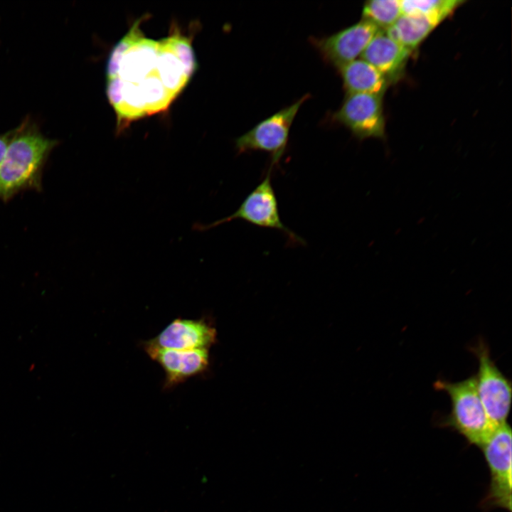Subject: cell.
Instances as JSON below:
<instances>
[{
	"mask_svg": "<svg viewBox=\"0 0 512 512\" xmlns=\"http://www.w3.org/2000/svg\"><path fill=\"white\" fill-rule=\"evenodd\" d=\"M136 21L110 54L106 92L119 130L165 111L187 85L196 66L191 38L174 26L165 38H146Z\"/></svg>",
	"mask_w": 512,
	"mask_h": 512,
	"instance_id": "obj_1",
	"label": "cell"
},
{
	"mask_svg": "<svg viewBox=\"0 0 512 512\" xmlns=\"http://www.w3.org/2000/svg\"><path fill=\"white\" fill-rule=\"evenodd\" d=\"M57 144L28 122L16 128L0 166V198L7 201L26 189L40 191L43 167Z\"/></svg>",
	"mask_w": 512,
	"mask_h": 512,
	"instance_id": "obj_2",
	"label": "cell"
},
{
	"mask_svg": "<svg viewBox=\"0 0 512 512\" xmlns=\"http://www.w3.org/2000/svg\"><path fill=\"white\" fill-rule=\"evenodd\" d=\"M433 387L445 393L451 404L449 412L440 416L437 425L455 431L469 444L480 448L497 426L490 420L480 400L474 374L457 382L438 379Z\"/></svg>",
	"mask_w": 512,
	"mask_h": 512,
	"instance_id": "obj_3",
	"label": "cell"
},
{
	"mask_svg": "<svg viewBox=\"0 0 512 512\" xmlns=\"http://www.w3.org/2000/svg\"><path fill=\"white\" fill-rule=\"evenodd\" d=\"M512 436L508 422L497 426L480 447L489 471V484L480 507L485 511L500 508L511 511Z\"/></svg>",
	"mask_w": 512,
	"mask_h": 512,
	"instance_id": "obj_4",
	"label": "cell"
},
{
	"mask_svg": "<svg viewBox=\"0 0 512 512\" xmlns=\"http://www.w3.org/2000/svg\"><path fill=\"white\" fill-rule=\"evenodd\" d=\"M273 168L269 167L263 179L245 198L238 208L231 215L210 224L193 223L192 229L203 232L235 219L254 225L282 232L290 244H303L304 240L289 229L280 218L278 201L272 183Z\"/></svg>",
	"mask_w": 512,
	"mask_h": 512,
	"instance_id": "obj_5",
	"label": "cell"
},
{
	"mask_svg": "<svg viewBox=\"0 0 512 512\" xmlns=\"http://www.w3.org/2000/svg\"><path fill=\"white\" fill-rule=\"evenodd\" d=\"M478 361L476 388L487 416L496 426L507 422L511 405V381L493 359L490 348L481 338L469 348Z\"/></svg>",
	"mask_w": 512,
	"mask_h": 512,
	"instance_id": "obj_6",
	"label": "cell"
},
{
	"mask_svg": "<svg viewBox=\"0 0 512 512\" xmlns=\"http://www.w3.org/2000/svg\"><path fill=\"white\" fill-rule=\"evenodd\" d=\"M306 94L297 101L285 107L265 119L235 139L238 154L254 151H265L271 155L270 166H277L285 153L291 126L302 105L309 97Z\"/></svg>",
	"mask_w": 512,
	"mask_h": 512,
	"instance_id": "obj_7",
	"label": "cell"
},
{
	"mask_svg": "<svg viewBox=\"0 0 512 512\" xmlns=\"http://www.w3.org/2000/svg\"><path fill=\"white\" fill-rule=\"evenodd\" d=\"M383 95L370 93L346 94L333 119L348 128L360 140L385 137Z\"/></svg>",
	"mask_w": 512,
	"mask_h": 512,
	"instance_id": "obj_8",
	"label": "cell"
},
{
	"mask_svg": "<svg viewBox=\"0 0 512 512\" xmlns=\"http://www.w3.org/2000/svg\"><path fill=\"white\" fill-rule=\"evenodd\" d=\"M380 29L361 19L330 36L312 38L311 41L324 60L338 68L356 59Z\"/></svg>",
	"mask_w": 512,
	"mask_h": 512,
	"instance_id": "obj_9",
	"label": "cell"
},
{
	"mask_svg": "<svg viewBox=\"0 0 512 512\" xmlns=\"http://www.w3.org/2000/svg\"><path fill=\"white\" fill-rule=\"evenodd\" d=\"M216 337L215 329L204 318H177L145 343L177 351L209 350L215 343Z\"/></svg>",
	"mask_w": 512,
	"mask_h": 512,
	"instance_id": "obj_10",
	"label": "cell"
},
{
	"mask_svg": "<svg viewBox=\"0 0 512 512\" xmlns=\"http://www.w3.org/2000/svg\"><path fill=\"white\" fill-rule=\"evenodd\" d=\"M143 347L149 357L162 368L166 389L204 373L209 366V350L177 351L153 346L145 342Z\"/></svg>",
	"mask_w": 512,
	"mask_h": 512,
	"instance_id": "obj_11",
	"label": "cell"
},
{
	"mask_svg": "<svg viewBox=\"0 0 512 512\" xmlns=\"http://www.w3.org/2000/svg\"><path fill=\"white\" fill-rule=\"evenodd\" d=\"M411 51L379 30L361 54V58L376 68L390 85L404 75Z\"/></svg>",
	"mask_w": 512,
	"mask_h": 512,
	"instance_id": "obj_12",
	"label": "cell"
},
{
	"mask_svg": "<svg viewBox=\"0 0 512 512\" xmlns=\"http://www.w3.org/2000/svg\"><path fill=\"white\" fill-rule=\"evenodd\" d=\"M346 94L383 95L390 85L385 77L363 59H356L338 68Z\"/></svg>",
	"mask_w": 512,
	"mask_h": 512,
	"instance_id": "obj_13",
	"label": "cell"
},
{
	"mask_svg": "<svg viewBox=\"0 0 512 512\" xmlns=\"http://www.w3.org/2000/svg\"><path fill=\"white\" fill-rule=\"evenodd\" d=\"M441 22L436 18L412 14H401L386 34L413 52Z\"/></svg>",
	"mask_w": 512,
	"mask_h": 512,
	"instance_id": "obj_14",
	"label": "cell"
},
{
	"mask_svg": "<svg viewBox=\"0 0 512 512\" xmlns=\"http://www.w3.org/2000/svg\"><path fill=\"white\" fill-rule=\"evenodd\" d=\"M464 2L462 0H404L401 1V11L402 14L427 16L442 23Z\"/></svg>",
	"mask_w": 512,
	"mask_h": 512,
	"instance_id": "obj_15",
	"label": "cell"
},
{
	"mask_svg": "<svg viewBox=\"0 0 512 512\" xmlns=\"http://www.w3.org/2000/svg\"><path fill=\"white\" fill-rule=\"evenodd\" d=\"M401 14V1L399 0L367 1L362 9V19L372 23L380 30L389 28Z\"/></svg>",
	"mask_w": 512,
	"mask_h": 512,
	"instance_id": "obj_16",
	"label": "cell"
},
{
	"mask_svg": "<svg viewBox=\"0 0 512 512\" xmlns=\"http://www.w3.org/2000/svg\"><path fill=\"white\" fill-rule=\"evenodd\" d=\"M15 129L0 134V166L6 156L9 145L14 137Z\"/></svg>",
	"mask_w": 512,
	"mask_h": 512,
	"instance_id": "obj_17",
	"label": "cell"
}]
</instances>
